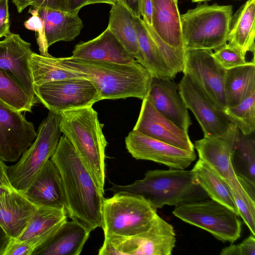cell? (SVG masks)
<instances>
[{"label":"cell","instance_id":"cb8c5ba5","mask_svg":"<svg viewBox=\"0 0 255 255\" xmlns=\"http://www.w3.org/2000/svg\"><path fill=\"white\" fill-rule=\"evenodd\" d=\"M90 233L78 221H67L33 255H79Z\"/></svg>","mask_w":255,"mask_h":255},{"label":"cell","instance_id":"1f68e13d","mask_svg":"<svg viewBox=\"0 0 255 255\" xmlns=\"http://www.w3.org/2000/svg\"><path fill=\"white\" fill-rule=\"evenodd\" d=\"M34 85L73 77H82L63 67L57 58L33 52L30 60Z\"/></svg>","mask_w":255,"mask_h":255},{"label":"cell","instance_id":"bcb514c9","mask_svg":"<svg viewBox=\"0 0 255 255\" xmlns=\"http://www.w3.org/2000/svg\"><path fill=\"white\" fill-rule=\"evenodd\" d=\"M15 5L18 12H21L23 10L30 5L31 0H12Z\"/></svg>","mask_w":255,"mask_h":255},{"label":"cell","instance_id":"9c48e42d","mask_svg":"<svg viewBox=\"0 0 255 255\" xmlns=\"http://www.w3.org/2000/svg\"><path fill=\"white\" fill-rule=\"evenodd\" d=\"M172 225L155 216L148 230L127 238H104L99 255H170L175 246Z\"/></svg>","mask_w":255,"mask_h":255},{"label":"cell","instance_id":"30bf717a","mask_svg":"<svg viewBox=\"0 0 255 255\" xmlns=\"http://www.w3.org/2000/svg\"><path fill=\"white\" fill-rule=\"evenodd\" d=\"M35 96L50 111L60 114L73 109L91 107L101 100L94 84L84 77L47 82L34 86Z\"/></svg>","mask_w":255,"mask_h":255},{"label":"cell","instance_id":"7bdbcfd3","mask_svg":"<svg viewBox=\"0 0 255 255\" xmlns=\"http://www.w3.org/2000/svg\"><path fill=\"white\" fill-rule=\"evenodd\" d=\"M140 11L143 21L147 25L151 26L152 13V0H140Z\"/></svg>","mask_w":255,"mask_h":255},{"label":"cell","instance_id":"d6986e66","mask_svg":"<svg viewBox=\"0 0 255 255\" xmlns=\"http://www.w3.org/2000/svg\"><path fill=\"white\" fill-rule=\"evenodd\" d=\"M172 80L152 78L147 95L154 107L181 129L188 131L192 122L188 109Z\"/></svg>","mask_w":255,"mask_h":255},{"label":"cell","instance_id":"83f0119b","mask_svg":"<svg viewBox=\"0 0 255 255\" xmlns=\"http://www.w3.org/2000/svg\"><path fill=\"white\" fill-rule=\"evenodd\" d=\"M107 27L128 53L141 64L142 57L133 17L118 2L112 5Z\"/></svg>","mask_w":255,"mask_h":255},{"label":"cell","instance_id":"f6af8a7d","mask_svg":"<svg viewBox=\"0 0 255 255\" xmlns=\"http://www.w3.org/2000/svg\"><path fill=\"white\" fill-rule=\"evenodd\" d=\"M10 239V238L7 235L4 229L0 225V255H2Z\"/></svg>","mask_w":255,"mask_h":255},{"label":"cell","instance_id":"f35d334b","mask_svg":"<svg viewBox=\"0 0 255 255\" xmlns=\"http://www.w3.org/2000/svg\"><path fill=\"white\" fill-rule=\"evenodd\" d=\"M32 8H45L61 11H69V0H31Z\"/></svg>","mask_w":255,"mask_h":255},{"label":"cell","instance_id":"2e32d148","mask_svg":"<svg viewBox=\"0 0 255 255\" xmlns=\"http://www.w3.org/2000/svg\"><path fill=\"white\" fill-rule=\"evenodd\" d=\"M32 53L31 44L18 34L10 32L0 41V70L18 83L32 99L38 101L30 66Z\"/></svg>","mask_w":255,"mask_h":255},{"label":"cell","instance_id":"7a4b0ae2","mask_svg":"<svg viewBox=\"0 0 255 255\" xmlns=\"http://www.w3.org/2000/svg\"><path fill=\"white\" fill-rule=\"evenodd\" d=\"M57 59L63 67L91 81L101 100L129 97L143 100L148 95L152 78L136 60L123 64L72 56Z\"/></svg>","mask_w":255,"mask_h":255},{"label":"cell","instance_id":"52a82bcc","mask_svg":"<svg viewBox=\"0 0 255 255\" xmlns=\"http://www.w3.org/2000/svg\"><path fill=\"white\" fill-rule=\"evenodd\" d=\"M60 117V114L49 111L39 127L34 141L17 163L8 166L7 175L14 190L23 193L54 153L62 133Z\"/></svg>","mask_w":255,"mask_h":255},{"label":"cell","instance_id":"ffe728a7","mask_svg":"<svg viewBox=\"0 0 255 255\" xmlns=\"http://www.w3.org/2000/svg\"><path fill=\"white\" fill-rule=\"evenodd\" d=\"M64 209L38 206L27 225L16 239L24 242L29 255L47 243L59 228L67 221Z\"/></svg>","mask_w":255,"mask_h":255},{"label":"cell","instance_id":"277c9868","mask_svg":"<svg viewBox=\"0 0 255 255\" xmlns=\"http://www.w3.org/2000/svg\"><path fill=\"white\" fill-rule=\"evenodd\" d=\"M59 127L105 193L107 142L97 112L92 106L64 111L60 114Z\"/></svg>","mask_w":255,"mask_h":255},{"label":"cell","instance_id":"8d00e7d4","mask_svg":"<svg viewBox=\"0 0 255 255\" xmlns=\"http://www.w3.org/2000/svg\"><path fill=\"white\" fill-rule=\"evenodd\" d=\"M28 12L31 15V16L24 22V26L26 28L36 32V40L40 54L44 56H50L46 44L44 26L42 19L39 15L37 9L30 7Z\"/></svg>","mask_w":255,"mask_h":255},{"label":"cell","instance_id":"c3c4849f","mask_svg":"<svg viewBox=\"0 0 255 255\" xmlns=\"http://www.w3.org/2000/svg\"><path fill=\"white\" fill-rule=\"evenodd\" d=\"M210 0H192V2H203L205 1H208Z\"/></svg>","mask_w":255,"mask_h":255},{"label":"cell","instance_id":"836d02e7","mask_svg":"<svg viewBox=\"0 0 255 255\" xmlns=\"http://www.w3.org/2000/svg\"><path fill=\"white\" fill-rule=\"evenodd\" d=\"M230 122L233 123L244 135L254 133L255 130V93L239 105L228 107L224 111Z\"/></svg>","mask_w":255,"mask_h":255},{"label":"cell","instance_id":"e0dca14e","mask_svg":"<svg viewBox=\"0 0 255 255\" xmlns=\"http://www.w3.org/2000/svg\"><path fill=\"white\" fill-rule=\"evenodd\" d=\"M132 130L178 148L195 151L188 131L158 111L147 96L142 100L139 115Z\"/></svg>","mask_w":255,"mask_h":255},{"label":"cell","instance_id":"7402d4cb","mask_svg":"<svg viewBox=\"0 0 255 255\" xmlns=\"http://www.w3.org/2000/svg\"><path fill=\"white\" fill-rule=\"evenodd\" d=\"M37 207L15 190L0 195V225L10 238L17 239Z\"/></svg>","mask_w":255,"mask_h":255},{"label":"cell","instance_id":"7dc6e473","mask_svg":"<svg viewBox=\"0 0 255 255\" xmlns=\"http://www.w3.org/2000/svg\"><path fill=\"white\" fill-rule=\"evenodd\" d=\"M11 191H12V190H10L9 189H7V188H6L2 187V186H0V196L2 195L5 193H8Z\"/></svg>","mask_w":255,"mask_h":255},{"label":"cell","instance_id":"ee69618b","mask_svg":"<svg viewBox=\"0 0 255 255\" xmlns=\"http://www.w3.org/2000/svg\"><path fill=\"white\" fill-rule=\"evenodd\" d=\"M8 166L5 165L2 159L0 158V186L14 190L11 186L7 175V170Z\"/></svg>","mask_w":255,"mask_h":255},{"label":"cell","instance_id":"8992f818","mask_svg":"<svg viewBox=\"0 0 255 255\" xmlns=\"http://www.w3.org/2000/svg\"><path fill=\"white\" fill-rule=\"evenodd\" d=\"M156 211L142 197L127 192L114 193L103 202L101 228L104 238H127L146 231Z\"/></svg>","mask_w":255,"mask_h":255},{"label":"cell","instance_id":"4316f807","mask_svg":"<svg viewBox=\"0 0 255 255\" xmlns=\"http://www.w3.org/2000/svg\"><path fill=\"white\" fill-rule=\"evenodd\" d=\"M142 57L141 65L152 78L173 80L175 75L167 65L159 47L141 17H133Z\"/></svg>","mask_w":255,"mask_h":255},{"label":"cell","instance_id":"d4e9b609","mask_svg":"<svg viewBox=\"0 0 255 255\" xmlns=\"http://www.w3.org/2000/svg\"><path fill=\"white\" fill-rule=\"evenodd\" d=\"M36 9L43 21L48 48L59 41L73 40L83 28L79 11H61L45 8Z\"/></svg>","mask_w":255,"mask_h":255},{"label":"cell","instance_id":"44dd1931","mask_svg":"<svg viewBox=\"0 0 255 255\" xmlns=\"http://www.w3.org/2000/svg\"><path fill=\"white\" fill-rule=\"evenodd\" d=\"M71 56L123 64L135 60L108 27L94 39L76 45Z\"/></svg>","mask_w":255,"mask_h":255},{"label":"cell","instance_id":"6da1fadb","mask_svg":"<svg viewBox=\"0 0 255 255\" xmlns=\"http://www.w3.org/2000/svg\"><path fill=\"white\" fill-rule=\"evenodd\" d=\"M51 159L61 177L68 218L78 221L91 232L101 227L104 193L64 135L60 137Z\"/></svg>","mask_w":255,"mask_h":255},{"label":"cell","instance_id":"e575fe53","mask_svg":"<svg viewBox=\"0 0 255 255\" xmlns=\"http://www.w3.org/2000/svg\"><path fill=\"white\" fill-rule=\"evenodd\" d=\"M231 192L239 211V215L255 236V201L245 190L241 184L230 187Z\"/></svg>","mask_w":255,"mask_h":255},{"label":"cell","instance_id":"ab89813d","mask_svg":"<svg viewBox=\"0 0 255 255\" xmlns=\"http://www.w3.org/2000/svg\"><path fill=\"white\" fill-rule=\"evenodd\" d=\"M10 32L8 0H0V38Z\"/></svg>","mask_w":255,"mask_h":255},{"label":"cell","instance_id":"7c38bea8","mask_svg":"<svg viewBox=\"0 0 255 255\" xmlns=\"http://www.w3.org/2000/svg\"><path fill=\"white\" fill-rule=\"evenodd\" d=\"M208 49H186L183 72L193 78L216 105L223 111L227 108L224 69Z\"/></svg>","mask_w":255,"mask_h":255},{"label":"cell","instance_id":"4fadbf2b","mask_svg":"<svg viewBox=\"0 0 255 255\" xmlns=\"http://www.w3.org/2000/svg\"><path fill=\"white\" fill-rule=\"evenodd\" d=\"M37 135L32 123L0 99V158L18 161Z\"/></svg>","mask_w":255,"mask_h":255},{"label":"cell","instance_id":"60d3db41","mask_svg":"<svg viewBox=\"0 0 255 255\" xmlns=\"http://www.w3.org/2000/svg\"><path fill=\"white\" fill-rule=\"evenodd\" d=\"M117 0H69V11H79L84 6L95 3H107L113 5Z\"/></svg>","mask_w":255,"mask_h":255},{"label":"cell","instance_id":"8fae6325","mask_svg":"<svg viewBox=\"0 0 255 255\" xmlns=\"http://www.w3.org/2000/svg\"><path fill=\"white\" fill-rule=\"evenodd\" d=\"M179 93L185 105L194 114L204 133V137L221 134L227 129L229 121L190 75L184 74L178 85Z\"/></svg>","mask_w":255,"mask_h":255},{"label":"cell","instance_id":"3957f363","mask_svg":"<svg viewBox=\"0 0 255 255\" xmlns=\"http://www.w3.org/2000/svg\"><path fill=\"white\" fill-rule=\"evenodd\" d=\"M111 183L112 192H127L142 197L157 210L210 199L197 183L192 171L169 168L148 170L141 179L126 185Z\"/></svg>","mask_w":255,"mask_h":255},{"label":"cell","instance_id":"5b68a950","mask_svg":"<svg viewBox=\"0 0 255 255\" xmlns=\"http://www.w3.org/2000/svg\"><path fill=\"white\" fill-rule=\"evenodd\" d=\"M232 13L231 5L205 3L180 14L185 51L216 50L225 45L227 42Z\"/></svg>","mask_w":255,"mask_h":255},{"label":"cell","instance_id":"ac0fdd59","mask_svg":"<svg viewBox=\"0 0 255 255\" xmlns=\"http://www.w3.org/2000/svg\"><path fill=\"white\" fill-rule=\"evenodd\" d=\"M22 193L37 206L64 209L68 218V207L61 177L51 159L37 173Z\"/></svg>","mask_w":255,"mask_h":255},{"label":"cell","instance_id":"d590c367","mask_svg":"<svg viewBox=\"0 0 255 255\" xmlns=\"http://www.w3.org/2000/svg\"><path fill=\"white\" fill-rule=\"evenodd\" d=\"M212 55L218 63L225 69L228 70L238 66L255 62V58L251 61L246 59V56L227 43L215 50Z\"/></svg>","mask_w":255,"mask_h":255},{"label":"cell","instance_id":"d6a6232c","mask_svg":"<svg viewBox=\"0 0 255 255\" xmlns=\"http://www.w3.org/2000/svg\"><path fill=\"white\" fill-rule=\"evenodd\" d=\"M0 99L20 112H32L38 100L32 99L13 79L0 70Z\"/></svg>","mask_w":255,"mask_h":255},{"label":"cell","instance_id":"74e56055","mask_svg":"<svg viewBox=\"0 0 255 255\" xmlns=\"http://www.w3.org/2000/svg\"><path fill=\"white\" fill-rule=\"evenodd\" d=\"M221 255H255V238L252 234L242 242L237 245L233 243L223 248Z\"/></svg>","mask_w":255,"mask_h":255},{"label":"cell","instance_id":"603a6c76","mask_svg":"<svg viewBox=\"0 0 255 255\" xmlns=\"http://www.w3.org/2000/svg\"><path fill=\"white\" fill-rule=\"evenodd\" d=\"M178 0H152L151 27L166 44L185 52Z\"/></svg>","mask_w":255,"mask_h":255},{"label":"cell","instance_id":"ba28073f","mask_svg":"<svg viewBox=\"0 0 255 255\" xmlns=\"http://www.w3.org/2000/svg\"><path fill=\"white\" fill-rule=\"evenodd\" d=\"M172 214L182 221L209 232L224 243H233L241 237L242 222L239 216L211 199L176 206Z\"/></svg>","mask_w":255,"mask_h":255},{"label":"cell","instance_id":"5bb4252c","mask_svg":"<svg viewBox=\"0 0 255 255\" xmlns=\"http://www.w3.org/2000/svg\"><path fill=\"white\" fill-rule=\"evenodd\" d=\"M125 143L133 158L152 161L171 169H185L197 158L195 151L178 148L133 130L126 137Z\"/></svg>","mask_w":255,"mask_h":255},{"label":"cell","instance_id":"9a60e30c","mask_svg":"<svg viewBox=\"0 0 255 255\" xmlns=\"http://www.w3.org/2000/svg\"><path fill=\"white\" fill-rule=\"evenodd\" d=\"M240 131L230 122L223 133L212 137H204L196 140L194 146L201 159L215 170L229 186L240 183L233 169L231 155Z\"/></svg>","mask_w":255,"mask_h":255},{"label":"cell","instance_id":"4dcf8cb0","mask_svg":"<svg viewBox=\"0 0 255 255\" xmlns=\"http://www.w3.org/2000/svg\"><path fill=\"white\" fill-rule=\"evenodd\" d=\"M231 163L238 179L255 186V139L254 133L241 132L231 155Z\"/></svg>","mask_w":255,"mask_h":255},{"label":"cell","instance_id":"f546056e","mask_svg":"<svg viewBox=\"0 0 255 255\" xmlns=\"http://www.w3.org/2000/svg\"><path fill=\"white\" fill-rule=\"evenodd\" d=\"M227 108L255 93V62L227 70L224 81Z\"/></svg>","mask_w":255,"mask_h":255},{"label":"cell","instance_id":"f1b7e54d","mask_svg":"<svg viewBox=\"0 0 255 255\" xmlns=\"http://www.w3.org/2000/svg\"><path fill=\"white\" fill-rule=\"evenodd\" d=\"M191 170L195 180L210 199L226 206L239 216L230 187L215 170L200 159Z\"/></svg>","mask_w":255,"mask_h":255},{"label":"cell","instance_id":"484cf974","mask_svg":"<svg viewBox=\"0 0 255 255\" xmlns=\"http://www.w3.org/2000/svg\"><path fill=\"white\" fill-rule=\"evenodd\" d=\"M255 0H248L232 17L227 44L246 56L255 53Z\"/></svg>","mask_w":255,"mask_h":255},{"label":"cell","instance_id":"b9f144b4","mask_svg":"<svg viewBox=\"0 0 255 255\" xmlns=\"http://www.w3.org/2000/svg\"><path fill=\"white\" fill-rule=\"evenodd\" d=\"M129 12L132 17H141L140 0H117Z\"/></svg>","mask_w":255,"mask_h":255}]
</instances>
